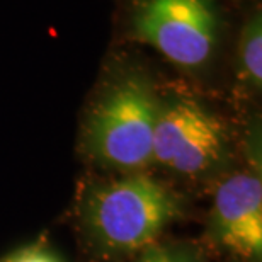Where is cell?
Instances as JSON below:
<instances>
[{
  "label": "cell",
  "mask_w": 262,
  "mask_h": 262,
  "mask_svg": "<svg viewBox=\"0 0 262 262\" xmlns=\"http://www.w3.org/2000/svg\"><path fill=\"white\" fill-rule=\"evenodd\" d=\"M159 82L145 50L111 45L78 129V148L91 164L119 174L151 165Z\"/></svg>",
  "instance_id": "obj_1"
},
{
  "label": "cell",
  "mask_w": 262,
  "mask_h": 262,
  "mask_svg": "<svg viewBox=\"0 0 262 262\" xmlns=\"http://www.w3.org/2000/svg\"><path fill=\"white\" fill-rule=\"evenodd\" d=\"M242 0H114L111 45L151 50L199 89L227 72Z\"/></svg>",
  "instance_id": "obj_2"
},
{
  "label": "cell",
  "mask_w": 262,
  "mask_h": 262,
  "mask_svg": "<svg viewBox=\"0 0 262 262\" xmlns=\"http://www.w3.org/2000/svg\"><path fill=\"white\" fill-rule=\"evenodd\" d=\"M182 211L181 196L145 170L89 186L78 204V222L96 252L126 257L159 242Z\"/></svg>",
  "instance_id": "obj_3"
},
{
  "label": "cell",
  "mask_w": 262,
  "mask_h": 262,
  "mask_svg": "<svg viewBox=\"0 0 262 262\" xmlns=\"http://www.w3.org/2000/svg\"><path fill=\"white\" fill-rule=\"evenodd\" d=\"M237 143L233 121L204 89L160 77L151 165L191 179L218 176L233 160Z\"/></svg>",
  "instance_id": "obj_4"
},
{
  "label": "cell",
  "mask_w": 262,
  "mask_h": 262,
  "mask_svg": "<svg viewBox=\"0 0 262 262\" xmlns=\"http://www.w3.org/2000/svg\"><path fill=\"white\" fill-rule=\"evenodd\" d=\"M209 235L220 247L259 259L262 254V182L255 172H233L218 186Z\"/></svg>",
  "instance_id": "obj_5"
},
{
  "label": "cell",
  "mask_w": 262,
  "mask_h": 262,
  "mask_svg": "<svg viewBox=\"0 0 262 262\" xmlns=\"http://www.w3.org/2000/svg\"><path fill=\"white\" fill-rule=\"evenodd\" d=\"M227 73L235 104L254 106L262 92V0H242Z\"/></svg>",
  "instance_id": "obj_6"
},
{
  "label": "cell",
  "mask_w": 262,
  "mask_h": 262,
  "mask_svg": "<svg viewBox=\"0 0 262 262\" xmlns=\"http://www.w3.org/2000/svg\"><path fill=\"white\" fill-rule=\"evenodd\" d=\"M136 255L135 262H204L203 250L187 242H155Z\"/></svg>",
  "instance_id": "obj_7"
},
{
  "label": "cell",
  "mask_w": 262,
  "mask_h": 262,
  "mask_svg": "<svg viewBox=\"0 0 262 262\" xmlns=\"http://www.w3.org/2000/svg\"><path fill=\"white\" fill-rule=\"evenodd\" d=\"M4 262H61V259L51 249L41 244H34L19 249Z\"/></svg>",
  "instance_id": "obj_8"
}]
</instances>
